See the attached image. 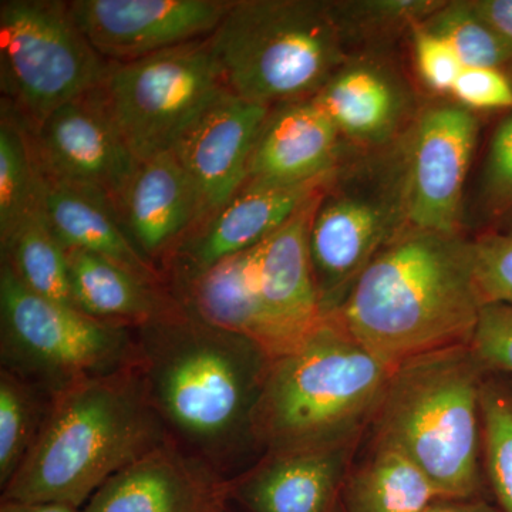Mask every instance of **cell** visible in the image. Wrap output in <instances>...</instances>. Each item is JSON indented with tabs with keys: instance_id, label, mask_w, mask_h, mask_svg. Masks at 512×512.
<instances>
[{
	"instance_id": "6da1fadb",
	"label": "cell",
	"mask_w": 512,
	"mask_h": 512,
	"mask_svg": "<svg viewBox=\"0 0 512 512\" xmlns=\"http://www.w3.org/2000/svg\"><path fill=\"white\" fill-rule=\"evenodd\" d=\"M136 332L138 369L168 441L224 483L264 453L255 416L274 357L180 305Z\"/></svg>"
},
{
	"instance_id": "7a4b0ae2",
	"label": "cell",
	"mask_w": 512,
	"mask_h": 512,
	"mask_svg": "<svg viewBox=\"0 0 512 512\" xmlns=\"http://www.w3.org/2000/svg\"><path fill=\"white\" fill-rule=\"evenodd\" d=\"M483 305L474 244L458 234L412 227L384 245L328 316L396 367L436 350L470 345Z\"/></svg>"
},
{
	"instance_id": "3957f363",
	"label": "cell",
	"mask_w": 512,
	"mask_h": 512,
	"mask_svg": "<svg viewBox=\"0 0 512 512\" xmlns=\"http://www.w3.org/2000/svg\"><path fill=\"white\" fill-rule=\"evenodd\" d=\"M167 440L137 362L53 399L39 439L2 500L82 510L111 477Z\"/></svg>"
},
{
	"instance_id": "277c9868",
	"label": "cell",
	"mask_w": 512,
	"mask_h": 512,
	"mask_svg": "<svg viewBox=\"0 0 512 512\" xmlns=\"http://www.w3.org/2000/svg\"><path fill=\"white\" fill-rule=\"evenodd\" d=\"M393 370L338 320L323 316L272 362L255 416L262 453L355 444L375 419Z\"/></svg>"
},
{
	"instance_id": "5b68a950",
	"label": "cell",
	"mask_w": 512,
	"mask_h": 512,
	"mask_svg": "<svg viewBox=\"0 0 512 512\" xmlns=\"http://www.w3.org/2000/svg\"><path fill=\"white\" fill-rule=\"evenodd\" d=\"M483 370L470 345L406 360L373 419L375 443L409 458L443 498H476L480 488Z\"/></svg>"
},
{
	"instance_id": "8992f818",
	"label": "cell",
	"mask_w": 512,
	"mask_h": 512,
	"mask_svg": "<svg viewBox=\"0 0 512 512\" xmlns=\"http://www.w3.org/2000/svg\"><path fill=\"white\" fill-rule=\"evenodd\" d=\"M211 42L229 92L268 109L313 99L342 60L338 23L311 0H234Z\"/></svg>"
},
{
	"instance_id": "52a82bcc",
	"label": "cell",
	"mask_w": 512,
	"mask_h": 512,
	"mask_svg": "<svg viewBox=\"0 0 512 512\" xmlns=\"http://www.w3.org/2000/svg\"><path fill=\"white\" fill-rule=\"evenodd\" d=\"M137 362L134 330L36 295L0 259V369L55 399Z\"/></svg>"
},
{
	"instance_id": "ba28073f",
	"label": "cell",
	"mask_w": 512,
	"mask_h": 512,
	"mask_svg": "<svg viewBox=\"0 0 512 512\" xmlns=\"http://www.w3.org/2000/svg\"><path fill=\"white\" fill-rule=\"evenodd\" d=\"M110 66L74 22L69 2H0V101L29 131L99 89Z\"/></svg>"
},
{
	"instance_id": "9c48e42d",
	"label": "cell",
	"mask_w": 512,
	"mask_h": 512,
	"mask_svg": "<svg viewBox=\"0 0 512 512\" xmlns=\"http://www.w3.org/2000/svg\"><path fill=\"white\" fill-rule=\"evenodd\" d=\"M227 90L211 36L134 62L111 63L101 84L111 117L140 163L171 153Z\"/></svg>"
},
{
	"instance_id": "30bf717a",
	"label": "cell",
	"mask_w": 512,
	"mask_h": 512,
	"mask_svg": "<svg viewBox=\"0 0 512 512\" xmlns=\"http://www.w3.org/2000/svg\"><path fill=\"white\" fill-rule=\"evenodd\" d=\"M29 136L40 173L96 198L121 222L141 163L114 123L101 86L64 104Z\"/></svg>"
},
{
	"instance_id": "8fae6325",
	"label": "cell",
	"mask_w": 512,
	"mask_h": 512,
	"mask_svg": "<svg viewBox=\"0 0 512 512\" xmlns=\"http://www.w3.org/2000/svg\"><path fill=\"white\" fill-rule=\"evenodd\" d=\"M326 187L309 231L313 281L322 316L332 315L348 298L357 278L384 245L399 234L404 215L403 188Z\"/></svg>"
},
{
	"instance_id": "7c38bea8",
	"label": "cell",
	"mask_w": 512,
	"mask_h": 512,
	"mask_svg": "<svg viewBox=\"0 0 512 512\" xmlns=\"http://www.w3.org/2000/svg\"><path fill=\"white\" fill-rule=\"evenodd\" d=\"M234 0H73L70 12L110 63L157 55L214 35Z\"/></svg>"
},
{
	"instance_id": "4fadbf2b",
	"label": "cell",
	"mask_w": 512,
	"mask_h": 512,
	"mask_svg": "<svg viewBox=\"0 0 512 512\" xmlns=\"http://www.w3.org/2000/svg\"><path fill=\"white\" fill-rule=\"evenodd\" d=\"M274 185L247 180L221 207L202 218L160 268L167 289L190 281L212 265L264 242L315 192L335 180Z\"/></svg>"
},
{
	"instance_id": "5bb4252c",
	"label": "cell",
	"mask_w": 512,
	"mask_h": 512,
	"mask_svg": "<svg viewBox=\"0 0 512 512\" xmlns=\"http://www.w3.org/2000/svg\"><path fill=\"white\" fill-rule=\"evenodd\" d=\"M477 133L476 117L464 107H434L421 117L403 184L413 228L457 234Z\"/></svg>"
},
{
	"instance_id": "9a60e30c",
	"label": "cell",
	"mask_w": 512,
	"mask_h": 512,
	"mask_svg": "<svg viewBox=\"0 0 512 512\" xmlns=\"http://www.w3.org/2000/svg\"><path fill=\"white\" fill-rule=\"evenodd\" d=\"M269 111L268 107L227 90L185 131L171 151L195 185L201 220L247 181L249 158Z\"/></svg>"
},
{
	"instance_id": "2e32d148",
	"label": "cell",
	"mask_w": 512,
	"mask_h": 512,
	"mask_svg": "<svg viewBox=\"0 0 512 512\" xmlns=\"http://www.w3.org/2000/svg\"><path fill=\"white\" fill-rule=\"evenodd\" d=\"M227 498L228 483L167 440L111 477L80 512H212Z\"/></svg>"
},
{
	"instance_id": "e0dca14e",
	"label": "cell",
	"mask_w": 512,
	"mask_h": 512,
	"mask_svg": "<svg viewBox=\"0 0 512 512\" xmlns=\"http://www.w3.org/2000/svg\"><path fill=\"white\" fill-rule=\"evenodd\" d=\"M353 444L265 453L228 483V498L244 512H332L348 474Z\"/></svg>"
},
{
	"instance_id": "ac0fdd59",
	"label": "cell",
	"mask_w": 512,
	"mask_h": 512,
	"mask_svg": "<svg viewBox=\"0 0 512 512\" xmlns=\"http://www.w3.org/2000/svg\"><path fill=\"white\" fill-rule=\"evenodd\" d=\"M262 245L222 259L184 284L168 289L178 305L194 318L247 336L272 357L291 346L266 311L259 284Z\"/></svg>"
},
{
	"instance_id": "d6986e66",
	"label": "cell",
	"mask_w": 512,
	"mask_h": 512,
	"mask_svg": "<svg viewBox=\"0 0 512 512\" xmlns=\"http://www.w3.org/2000/svg\"><path fill=\"white\" fill-rule=\"evenodd\" d=\"M200 220L198 192L173 153L140 164L128 188L121 225L158 272Z\"/></svg>"
},
{
	"instance_id": "ffe728a7",
	"label": "cell",
	"mask_w": 512,
	"mask_h": 512,
	"mask_svg": "<svg viewBox=\"0 0 512 512\" xmlns=\"http://www.w3.org/2000/svg\"><path fill=\"white\" fill-rule=\"evenodd\" d=\"M326 187L303 202L262 245V299L291 350L323 319L313 281L309 231Z\"/></svg>"
},
{
	"instance_id": "44dd1931",
	"label": "cell",
	"mask_w": 512,
	"mask_h": 512,
	"mask_svg": "<svg viewBox=\"0 0 512 512\" xmlns=\"http://www.w3.org/2000/svg\"><path fill=\"white\" fill-rule=\"evenodd\" d=\"M339 131L313 99L269 111L248 164L247 180L296 185L336 173Z\"/></svg>"
},
{
	"instance_id": "7402d4cb",
	"label": "cell",
	"mask_w": 512,
	"mask_h": 512,
	"mask_svg": "<svg viewBox=\"0 0 512 512\" xmlns=\"http://www.w3.org/2000/svg\"><path fill=\"white\" fill-rule=\"evenodd\" d=\"M77 311L117 328L136 330L178 305L165 286L144 281L83 249H64Z\"/></svg>"
},
{
	"instance_id": "603a6c76",
	"label": "cell",
	"mask_w": 512,
	"mask_h": 512,
	"mask_svg": "<svg viewBox=\"0 0 512 512\" xmlns=\"http://www.w3.org/2000/svg\"><path fill=\"white\" fill-rule=\"evenodd\" d=\"M40 177L43 211L64 249H83L103 256L144 281L165 286L156 266L134 247L119 218L106 205L42 173Z\"/></svg>"
},
{
	"instance_id": "cb8c5ba5",
	"label": "cell",
	"mask_w": 512,
	"mask_h": 512,
	"mask_svg": "<svg viewBox=\"0 0 512 512\" xmlns=\"http://www.w3.org/2000/svg\"><path fill=\"white\" fill-rule=\"evenodd\" d=\"M441 498L409 458L375 443L369 457L346 474L339 503L343 512H427Z\"/></svg>"
},
{
	"instance_id": "d4e9b609",
	"label": "cell",
	"mask_w": 512,
	"mask_h": 512,
	"mask_svg": "<svg viewBox=\"0 0 512 512\" xmlns=\"http://www.w3.org/2000/svg\"><path fill=\"white\" fill-rule=\"evenodd\" d=\"M313 101L340 134L359 141L389 136L400 113L396 87L379 70L365 66L333 74Z\"/></svg>"
},
{
	"instance_id": "484cf974",
	"label": "cell",
	"mask_w": 512,
	"mask_h": 512,
	"mask_svg": "<svg viewBox=\"0 0 512 512\" xmlns=\"http://www.w3.org/2000/svg\"><path fill=\"white\" fill-rule=\"evenodd\" d=\"M0 259L36 295L74 308L66 251L49 227L43 201L39 210L0 241Z\"/></svg>"
},
{
	"instance_id": "4316f807",
	"label": "cell",
	"mask_w": 512,
	"mask_h": 512,
	"mask_svg": "<svg viewBox=\"0 0 512 512\" xmlns=\"http://www.w3.org/2000/svg\"><path fill=\"white\" fill-rule=\"evenodd\" d=\"M42 207V177L28 128L0 109V241Z\"/></svg>"
},
{
	"instance_id": "83f0119b",
	"label": "cell",
	"mask_w": 512,
	"mask_h": 512,
	"mask_svg": "<svg viewBox=\"0 0 512 512\" xmlns=\"http://www.w3.org/2000/svg\"><path fill=\"white\" fill-rule=\"evenodd\" d=\"M53 399L32 384L0 369V488L29 456L50 413Z\"/></svg>"
},
{
	"instance_id": "f1b7e54d",
	"label": "cell",
	"mask_w": 512,
	"mask_h": 512,
	"mask_svg": "<svg viewBox=\"0 0 512 512\" xmlns=\"http://www.w3.org/2000/svg\"><path fill=\"white\" fill-rule=\"evenodd\" d=\"M453 47L464 67H497L512 59V43L474 9L473 3H453L431 15L426 26Z\"/></svg>"
},
{
	"instance_id": "f546056e",
	"label": "cell",
	"mask_w": 512,
	"mask_h": 512,
	"mask_svg": "<svg viewBox=\"0 0 512 512\" xmlns=\"http://www.w3.org/2000/svg\"><path fill=\"white\" fill-rule=\"evenodd\" d=\"M483 443L487 471L501 512H512V399L484 384Z\"/></svg>"
},
{
	"instance_id": "4dcf8cb0",
	"label": "cell",
	"mask_w": 512,
	"mask_h": 512,
	"mask_svg": "<svg viewBox=\"0 0 512 512\" xmlns=\"http://www.w3.org/2000/svg\"><path fill=\"white\" fill-rule=\"evenodd\" d=\"M470 346L484 370L512 373V306L484 303Z\"/></svg>"
},
{
	"instance_id": "1f68e13d",
	"label": "cell",
	"mask_w": 512,
	"mask_h": 512,
	"mask_svg": "<svg viewBox=\"0 0 512 512\" xmlns=\"http://www.w3.org/2000/svg\"><path fill=\"white\" fill-rule=\"evenodd\" d=\"M474 268L484 303L512 306V237L474 242Z\"/></svg>"
},
{
	"instance_id": "d6a6232c",
	"label": "cell",
	"mask_w": 512,
	"mask_h": 512,
	"mask_svg": "<svg viewBox=\"0 0 512 512\" xmlns=\"http://www.w3.org/2000/svg\"><path fill=\"white\" fill-rule=\"evenodd\" d=\"M451 94L464 109H512V83L497 67H464Z\"/></svg>"
},
{
	"instance_id": "836d02e7",
	"label": "cell",
	"mask_w": 512,
	"mask_h": 512,
	"mask_svg": "<svg viewBox=\"0 0 512 512\" xmlns=\"http://www.w3.org/2000/svg\"><path fill=\"white\" fill-rule=\"evenodd\" d=\"M414 53L417 69L427 86L439 93H451L464 69L453 47L429 29L416 28Z\"/></svg>"
},
{
	"instance_id": "e575fe53",
	"label": "cell",
	"mask_w": 512,
	"mask_h": 512,
	"mask_svg": "<svg viewBox=\"0 0 512 512\" xmlns=\"http://www.w3.org/2000/svg\"><path fill=\"white\" fill-rule=\"evenodd\" d=\"M488 180L497 191H512V116L495 131L488 160Z\"/></svg>"
},
{
	"instance_id": "d590c367",
	"label": "cell",
	"mask_w": 512,
	"mask_h": 512,
	"mask_svg": "<svg viewBox=\"0 0 512 512\" xmlns=\"http://www.w3.org/2000/svg\"><path fill=\"white\" fill-rule=\"evenodd\" d=\"M473 6L488 25L512 43V0H484Z\"/></svg>"
},
{
	"instance_id": "8d00e7d4",
	"label": "cell",
	"mask_w": 512,
	"mask_h": 512,
	"mask_svg": "<svg viewBox=\"0 0 512 512\" xmlns=\"http://www.w3.org/2000/svg\"><path fill=\"white\" fill-rule=\"evenodd\" d=\"M427 512H501L500 508L491 507L490 504L478 498H441L431 505Z\"/></svg>"
},
{
	"instance_id": "74e56055",
	"label": "cell",
	"mask_w": 512,
	"mask_h": 512,
	"mask_svg": "<svg viewBox=\"0 0 512 512\" xmlns=\"http://www.w3.org/2000/svg\"><path fill=\"white\" fill-rule=\"evenodd\" d=\"M0 512H80V510L57 503H22V501L2 500Z\"/></svg>"
},
{
	"instance_id": "f35d334b",
	"label": "cell",
	"mask_w": 512,
	"mask_h": 512,
	"mask_svg": "<svg viewBox=\"0 0 512 512\" xmlns=\"http://www.w3.org/2000/svg\"><path fill=\"white\" fill-rule=\"evenodd\" d=\"M212 512H244L241 510V508H238L237 505L232 503V501H229V498L224 501L220 505V507L217 508V510H214Z\"/></svg>"
},
{
	"instance_id": "ab89813d",
	"label": "cell",
	"mask_w": 512,
	"mask_h": 512,
	"mask_svg": "<svg viewBox=\"0 0 512 512\" xmlns=\"http://www.w3.org/2000/svg\"><path fill=\"white\" fill-rule=\"evenodd\" d=\"M332 512H343L342 507H340L339 500L338 503L335 504V507H333Z\"/></svg>"
}]
</instances>
